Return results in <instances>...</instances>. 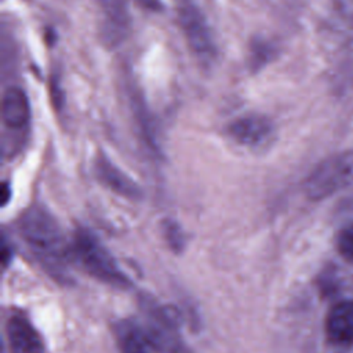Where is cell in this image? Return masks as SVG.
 Returning <instances> with one entry per match:
<instances>
[{
  "label": "cell",
  "mask_w": 353,
  "mask_h": 353,
  "mask_svg": "<svg viewBox=\"0 0 353 353\" xmlns=\"http://www.w3.org/2000/svg\"><path fill=\"white\" fill-rule=\"evenodd\" d=\"M105 15V36L112 41H119L124 37L130 18L124 0H101Z\"/></svg>",
  "instance_id": "7c38bea8"
},
{
  "label": "cell",
  "mask_w": 353,
  "mask_h": 353,
  "mask_svg": "<svg viewBox=\"0 0 353 353\" xmlns=\"http://www.w3.org/2000/svg\"><path fill=\"white\" fill-rule=\"evenodd\" d=\"M145 317L141 325L143 334L156 353H192L181 334V314L176 307L159 303L153 296L139 298Z\"/></svg>",
  "instance_id": "7a4b0ae2"
},
{
  "label": "cell",
  "mask_w": 353,
  "mask_h": 353,
  "mask_svg": "<svg viewBox=\"0 0 353 353\" xmlns=\"http://www.w3.org/2000/svg\"><path fill=\"white\" fill-rule=\"evenodd\" d=\"M331 25L343 43L353 41V0H334Z\"/></svg>",
  "instance_id": "4fadbf2b"
},
{
  "label": "cell",
  "mask_w": 353,
  "mask_h": 353,
  "mask_svg": "<svg viewBox=\"0 0 353 353\" xmlns=\"http://www.w3.org/2000/svg\"><path fill=\"white\" fill-rule=\"evenodd\" d=\"M142 7L150 10V11H160L163 8V4L160 0H137Z\"/></svg>",
  "instance_id": "ac0fdd59"
},
{
  "label": "cell",
  "mask_w": 353,
  "mask_h": 353,
  "mask_svg": "<svg viewBox=\"0 0 353 353\" xmlns=\"http://www.w3.org/2000/svg\"><path fill=\"white\" fill-rule=\"evenodd\" d=\"M338 250L346 259L353 261V225L339 233Z\"/></svg>",
  "instance_id": "2e32d148"
},
{
  "label": "cell",
  "mask_w": 353,
  "mask_h": 353,
  "mask_svg": "<svg viewBox=\"0 0 353 353\" xmlns=\"http://www.w3.org/2000/svg\"><path fill=\"white\" fill-rule=\"evenodd\" d=\"M94 171L99 182L103 183L110 190H113L114 193L121 194L131 200H138L142 197V190L139 185L127 174H124L120 168H117L105 156H99L95 160Z\"/></svg>",
  "instance_id": "ba28073f"
},
{
  "label": "cell",
  "mask_w": 353,
  "mask_h": 353,
  "mask_svg": "<svg viewBox=\"0 0 353 353\" xmlns=\"http://www.w3.org/2000/svg\"><path fill=\"white\" fill-rule=\"evenodd\" d=\"M30 103L25 91L19 87L6 90L1 102L3 123L10 130H23L30 121Z\"/></svg>",
  "instance_id": "9c48e42d"
},
{
  "label": "cell",
  "mask_w": 353,
  "mask_h": 353,
  "mask_svg": "<svg viewBox=\"0 0 353 353\" xmlns=\"http://www.w3.org/2000/svg\"><path fill=\"white\" fill-rule=\"evenodd\" d=\"M19 229L46 270L58 281L69 283V263L73 261L70 245L65 243L55 216L46 207L34 204L22 214Z\"/></svg>",
  "instance_id": "6da1fadb"
},
{
  "label": "cell",
  "mask_w": 353,
  "mask_h": 353,
  "mask_svg": "<svg viewBox=\"0 0 353 353\" xmlns=\"http://www.w3.org/2000/svg\"><path fill=\"white\" fill-rule=\"evenodd\" d=\"M327 336L338 345L353 342V301L338 302L330 310L325 320Z\"/></svg>",
  "instance_id": "30bf717a"
},
{
  "label": "cell",
  "mask_w": 353,
  "mask_h": 353,
  "mask_svg": "<svg viewBox=\"0 0 353 353\" xmlns=\"http://www.w3.org/2000/svg\"><path fill=\"white\" fill-rule=\"evenodd\" d=\"M178 19L189 48L204 63H211L216 47L210 25L201 10L192 0H183L178 8Z\"/></svg>",
  "instance_id": "5b68a950"
},
{
  "label": "cell",
  "mask_w": 353,
  "mask_h": 353,
  "mask_svg": "<svg viewBox=\"0 0 353 353\" xmlns=\"http://www.w3.org/2000/svg\"><path fill=\"white\" fill-rule=\"evenodd\" d=\"M10 353H44L43 338L23 313H12L6 324Z\"/></svg>",
  "instance_id": "8992f818"
},
{
  "label": "cell",
  "mask_w": 353,
  "mask_h": 353,
  "mask_svg": "<svg viewBox=\"0 0 353 353\" xmlns=\"http://www.w3.org/2000/svg\"><path fill=\"white\" fill-rule=\"evenodd\" d=\"M113 334L120 353H150L143 330L134 320H119L113 325Z\"/></svg>",
  "instance_id": "8fae6325"
},
{
  "label": "cell",
  "mask_w": 353,
  "mask_h": 353,
  "mask_svg": "<svg viewBox=\"0 0 353 353\" xmlns=\"http://www.w3.org/2000/svg\"><path fill=\"white\" fill-rule=\"evenodd\" d=\"M273 55L274 48L269 43L255 40L250 50V62L252 65V69L262 68L266 62H269L273 58Z\"/></svg>",
  "instance_id": "9a60e30c"
},
{
  "label": "cell",
  "mask_w": 353,
  "mask_h": 353,
  "mask_svg": "<svg viewBox=\"0 0 353 353\" xmlns=\"http://www.w3.org/2000/svg\"><path fill=\"white\" fill-rule=\"evenodd\" d=\"M273 131L272 121L265 116H243L228 125L229 137L243 146L263 143Z\"/></svg>",
  "instance_id": "52a82bcc"
},
{
  "label": "cell",
  "mask_w": 353,
  "mask_h": 353,
  "mask_svg": "<svg viewBox=\"0 0 353 353\" xmlns=\"http://www.w3.org/2000/svg\"><path fill=\"white\" fill-rule=\"evenodd\" d=\"M350 182H353V150L321 161L306 178L305 193L312 200H321Z\"/></svg>",
  "instance_id": "277c9868"
},
{
  "label": "cell",
  "mask_w": 353,
  "mask_h": 353,
  "mask_svg": "<svg viewBox=\"0 0 353 353\" xmlns=\"http://www.w3.org/2000/svg\"><path fill=\"white\" fill-rule=\"evenodd\" d=\"M12 258H14L12 244L7 240L6 234H3V237H1V262H3V266L7 268L11 263Z\"/></svg>",
  "instance_id": "e0dca14e"
},
{
  "label": "cell",
  "mask_w": 353,
  "mask_h": 353,
  "mask_svg": "<svg viewBox=\"0 0 353 353\" xmlns=\"http://www.w3.org/2000/svg\"><path fill=\"white\" fill-rule=\"evenodd\" d=\"M70 245L72 259L90 276L120 290L131 288V279L119 268L108 248L87 229L76 230Z\"/></svg>",
  "instance_id": "3957f363"
},
{
  "label": "cell",
  "mask_w": 353,
  "mask_h": 353,
  "mask_svg": "<svg viewBox=\"0 0 353 353\" xmlns=\"http://www.w3.org/2000/svg\"><path fill=\"white\" fill-rule=\"evenodd\" d=\"M11 199V188L7 182L3 183V188H1V205H7V203L10 201Z\"/></svg>",
  "instance_id": "d6986e66"
},
{
  "label": "cell",
  "mask_w": 353,
  "mask_h": 353,
  "mask_svg": "<svg viewBox=\"0 0 353 353\" xmlns=\"http://www.w3.org/2000/svg\"><path fill=\"white\" fill-rule=\"evenodd\" d=\"M163 233L170 250L175 254H181L186 245V237L182 228L171 219L163 222Z\"/></svg>",
  "instance_id": "5bb4252c"
}]
</instances>
